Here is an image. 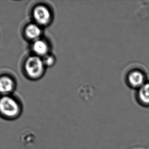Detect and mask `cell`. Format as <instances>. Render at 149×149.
Returning <instances> with one entry per match:
<instances>
[{"label":"cell","mask_w":149,"mask_h":149,"mask_svg":"<svg viewBox=\"0 0 149 149\" xmlns=\"http://www.w3.org/2000/svg\"><path fill=\"white\" fill-rule=\"evenodd\" d=\"M35 21L39 25H46L50 22L51 15L48 8L42 5L37 6L33 12Z\"/></svg>","instance_id":"cell-4"},{"label":"cell","mask_w":149,"mask_h":149,"mask_svg":"<svg viewBox=\"0 0 149 149\" xmlns=\"http://www.w3.org/2000/svg\"><path fill=\"white\" fill-rule=\"evenodd\" d=\"M32 49L37 56H46L48 51V47L46 41L41 39L34 41L32 45Z\"/></svg>","instance_id":"cell-7"},{"label":"cell","mask_w":149,"mask_h":149,"mask_svg":"<svg viewBox=\"0 0 149 149\" xmlns=\"http://www.w3.org/2000/svg\"><path fill=\"white\" fill-rule=\"evenodd\" d=\"M44 61L39 56H33L27 59L25 69L29 77L32 79H37L44 72Z\"/></svg>","instance_id":"cell-2"},{"label":"cell","mask_w":149,"mask_h":149,"mask_svg":"<svg viewBox=\"0 0 149 149\" xmlns=\"http://www.w3.org/2000/svg\"><path fill=\"white\" fill-rule=\"evenodd\" d=\"M41 34V30L38 25L30 24L27 26L25 30V34L28 38L31 40H37Z\"/></svg>","instance_id":"cell-8"},{"label":"cell","mask_w":149,"mask_h":149,"mask_svg":"<svg viewBox=\"0 0 149 149\" xmlns=\"http://www.w3.org/2000/svg\"><path fill=\"white\" fill-rule=\"evenodd\" d=\"M20 105L12 97L5 96L0 98V115L3 118L13 120L20 114Z\"/></svg>","instance_id":"cell-1"},{"label":"cell","mask_w":149,"mask_h":149,"mask_svg":"<svg viewBox=\"0 0 149 149\" xmlns=\"http://www.w3.org/2000/svg\"><path fill=\"white\" fill-rule=\"evenodd\" d=\"M44 62L45 65H46L47 66H50L54 62V58L52 56H46L44 58Z\"/></svg>","instance_id":"cell-9"},{"label":"cell","mask_w":149,"mask_h":149,"mask_svg":"<svg viewBox=\"0 0 149 149\" xmlns=\"http://www.w3.org/2000/svg\"><path fill=\"white\" fill-rule=\"evenodd\" d=\"M137 103L141 106L149 107V81L137 89L135 94Z\"/></svg>","instance_id":"cell-5"},{"label":"cell","mask_w":149,"mask_h":149,"mask_svg":"<svg viewBox=\"0 0 149 149\" xmlns=\"http://www.w3.org/2000/svg\"><path fill=\"white\" fill-rule=\"evenodd\" d=\"M148 81L147 74L145 71L135 68L129 71L125 77L127 86L131 89L137 90Z\"/></svg>","instance_id":"cell-3"},{"label":"cell","mask_w":149,"mask_h":149,"mask_svg":"<svg viewBox=\"0 0 149 149\" xmlns=\"http://www.w3.org/2000/svg\"><path fill=\"white\" fill-rule=\"evenodd\" d=\"M13 81L10 77L6 76L0 77V93L8 94L14 89Z\"/></svg>","instance_id":"cell-6"}]
</instances>
